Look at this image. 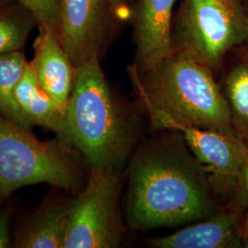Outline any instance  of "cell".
<instances>
[{"label":"cell","mask_w":248,"mask_h":248,"mask_svg":"<svg viewBox=\"0 0 248 248\" xmlns=\"http://www.w3.org/2000/svg\"><path fill=\"white\" fill-rule=\"evenodd\" d=\"M143 142L129 168L127 223L148 231L195 222L219 210L207 174L179 133Z\"/></svg>","instance_id":"6da1fadb"},{"label":"cell","mask_w":248,"mask_h":248,"mask_svg":"<svg viewBox=\"0 0 248 248\" xmlns=\"http://www.w3.org/2000/svg\"><path fill=\"white\" fill-rule=\"evenodd\" d=\"M57 139L78 151L89 169H121L133 155V121L110 88L99 59L76 69L63 129Z\"/></svg>","instance_id":"7a4b0ae2"},{"label":"cell","mask_w":248,"mask_h":248,"mask_svg":"<svg viewBox=\"0 0 248 248\" xmlns=\"http://www.w3.org/2000/svg\"><path fill=\"white\" fill-rule=\"evenodd\" d=\"M128 73L155 128L175 123L235 135L222 88L210 68L175 53L145 73L134 64Z\"/></svg>","instance_id":"3957f363"},{"label":"cell","mask_w":248,"mask_h":248,"mask_svg":"<svg viewBox=\"0 0 248 248\" xmlns=\"http://www.w3.org/2000/svg\"><path fill=\"white\" fill-rule=\"evenodd\" d=\"M79 156L59 139L41 141L0 114V200L41 183L78 192L84 182Z\"/></svg>","instance_id":"277c9868"},{"label":"cell","mask_w":248,"mask_h":248,"mask_svg":"<svg viewBox=\"0 0 248 248\" xmlns=\"http://www.w3.org/2000/svg\"><path fill=\"white\" fill-rule=\"evenodd\" d=\"M248 27L243 0H182L172 29L175 53L216 71L245 43Z\"/></svg>","instance_id":"5b68a950"},{"label":"cell","mask_w":248,"mask_h":248,"mask_svg":"<svg viewBox=\"0 0 248 248\" xmlns=\"http://www.w3.org/2000/svg\"><path fill=\"white\" fill-rule=\"evenodd\" d=\"M120 169H90L86 185L72 199L62 248H119L124 224L119 212Z\"/></svg>","instance_id":"8992f818"},{"label":"cell","mask_w":248,"mask_h":248,"mask_svg":"<svg viewBox=\"0 0 248 248\" xmlns=\"http://www.w3.org/2000/svg\"><path fill=\"white\" fill-rule=\"evenodd\" d=\"M158 129L179 133L202 166L216 199L229 200L248 164V145L235 135L213 129L175 123L161 124Z\"/></svg>","instance_id":"52a82bcc"},{"label":"cell","mask_w":248,"mask_h":248,"mask_svg":"<svg viewBox=\"0 0 248 248\" xmlns=\"http://www.w3.org/2000/svg\"><path fill=\"white\" fill-rule=\"evenodd\" d=\"M111 15L109 0H60L56 33L76 68L100 58Z\"/></svg>","instance_id":"ba28073f"},{"label":"cell","mask_w":248,"mask_h":248,"mask_svg":"<svg viewBox=\"0 0 248 248\" xmlns=\"http://www.w3.org/2000/svg\"><path fill=\"white\" fill-rule=\"evenodd\" d=\"M177 0H140L135 16L136 62L145 73L175 53L172 39L173 10Z\"/></svg>","instance_id":"9c48e42d"},{"label":"cell","mask_w":248,"mask_h":248,"mask_svg":"<svg viewBox=\"0 0 248 248\" xmlns=\"http://www.w3.org/2000/svg\"><path fill=\"white\" fill-rule=\"evenodd\" d=\"M243 213L227 208L171 234L154 238L155 248H239L243 241Z\"/></svg>","instance_id":"30bf717a"},{"label":"cell","mask_w":248,"mask_h":248,"mask_svg":"<svg viewBox=\"0 0 248 248\" xmlns=\"http://www.w3.org/2000/svg\"><path fill=\"white\" fill-rule=\"evenodd\" d=\"M31 67L41 88L64 113L76 77V67L64 51L56 31L39 28Z\"/></svg>","instance_id":"8fae6325"},{"label":"cell","mask_w":248,"mask_h":248,"mask_svg":"<svg viewBox=\"0 0 248 248\" xmlns=\"http://www.w3.org/2000/svg\"><path fill=\"white\" fill-rule=\"evenodd\" d=\"M72 200L45 202L18 227L13 248H62L70 219Z\"/></svg>","instance_id":"7c38bea8"},{"label":"cell","mask_w":248,"mask_h":248,"mask_svg":"<svg viewBox=\"0 0 248 248\" xmlns=\"http://www.w3.org/2000/svg\"><path fill=\"white\" fill-rule=\"evenodd\" d=\"M14 98L24 118L33 126H40L60 137L63 129L64 113L44 89L29 65L14 91Z\"/></svg>","instance_id":"4fadbf2b"},{"label":"cell","mask_w":248,"mask_h":248,"mask_svg":"<svg viewBox=\"0 0 248 248\" xmlns=\"http://www.w3.org/2000/svg\"><path fill=\"white\" fill-rule=\"evenodd\" d=\"M222 88L234 134L248 146V53L227 73Z\"/></svg>","instance_id":"5bb4252c"},{"label":"cell","mask_w":248,"mask_h":248,"mask_svg":"<svg viewBox=\"0 0 248 248\" xmlns=\"http://www.w3.org/2000/svg\"><path fill=\"white\" fill-rule=\"evenodd\" d=\"M28 65L21 51L0 54V114L20 128L31 131L32 125L24 118L14 98L15 89Z\"/></svg>","instance_id":"9a60e30c"},{"label":"cell","mask_w":248,"mask_h":248,"mask_svg":"<svg viewBox=\"0 0 248 248\" xmlns=\"http://www.w3.org/2000/svg\"><path fill=\"white\" fill-rule=\"evenodd\" d=\"M34 15L18 1L0 6V54L21 51L32 30Z\"/></svg>","instance_id":"2e32d148"},{"label":"cell","mask_w":248,"mask_h":248,"mask_svg":"<svg viewBox=\"0 0 248 248\" xmlns=\"http://www.w3.org/2000/svg\"><path fill=\"white\" fill-rule=\"evenodd\" d=\"M34 15L39 28H52L56 31L60 0H17Z\"/></svg>","instance_id":"e0dca14e"},{"label":"cell","mask_w":248,"mask_h":248,"mask_svg":"<svg viewBox=\"0 0 248 248\" xmlns=\"http://www.w3.org/2000/svg\"><path fill=\"white\" fill-rule=\"evenodd\" d=\"M225 208L243 214L248 209V162L240 175Z\"/></svg>","instance_id":"ac0fdd59"},{"label":"cell","mask_w":248,"mask_h":248,"mask_svg":"<svg viewBox=\"0 0 248 248\" xmlns=\"http://www.w3.org/2000/svg\"><path fill=\"white\" fill-rule=\"evenodd\" d=\"M13 248V237L10 233V213H0V248Z\"/></svg>","instance_id":"d6986e66"},{"label":"cell","mask_w":248,"mask_h":248,"mask_svg":"<svg viewBox=\"0 0 248 248\" xmlns=\"http://www.w3.org/2000/svg\"><path fill=\"white\" fill-rule=\"evenodd\" d=\"M131 0H109V5L112 16L121 18L129 13V6Z\"/></svg>","instance_id":"ffe728a7"},{"label":"cell","mask_w":248,"mask_h":248,"mask_svg":"<svg viewBox=\"0 0 248 248\" xmlns=\"http://www.w3.org/2000/svg\"><path fill=\"white\" fill-rule=\"evenodd\" d=\"M243 241L244 248H248V209L243 217Z\"/></svg>","instance_id":"44dd1931"},{"label":"cell","mask_w":248,"mask_h":248,"mask_svg":"<svg viewBox=\"0 0 248 248\" xmlns=\"http://www.w3.org/2000/svg\"><path fill=\"white\" fill-rule=\"evenodd\" d=\"M245 45V52L248 53V34H247V38L245 40V43L243 44Z\"/></svg>","instance_id":"7402d4cb"},{"label":"cell","mask_w":248,"mask_h":248,"mask_svg":"<svg viewBox=\"0 0 248 248\" xmlns=\"http://www.w3.org/2000/svg\"><path fill=\"white\" fill-rule=\"evenodd\" d=\"M13 1H16V0H0V6L8 4V3H10V2H13Z\"/></svg>","instance_id":"603a6c76"}]
</instances>
